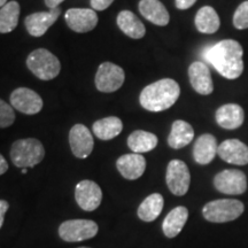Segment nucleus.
<instances>
[{
    "instance_id": "nucleus-27",
    "label": "nucleus",
    "mask_w": 248,
    "mask_h": 248,
    "mask_svg": "<svg viewBox=\"0 0 248 248\" xmlns=\"http://www.w3.org/2000/svg\"><path fill=\"white\" fill-rule=\"evenodd\" d=\"M164 200L159 193H153L145 199L138 207V217L144 222H153L160 216L163 209Z\"/></svg>"
},
{
    "instance_id": "nucleus-18",
    "label": "nucleus",
    "mask_w": 248,
    "mask_h": 248,
    "mask_svg": "<svg viewBox=\"0 0 248 248\" xmlns=\"http://www.w3.org/2000/svg\"><path fill=\"white\" fill-rule=\"evenodd\" d=\"M244 121L245 111L237 104L223 105L216 110V122L223 129H238L243 125Z\"/></svg>"
},
{
    "instance_id": "nucleus-29",
    "label": "nucleus",
    "mask_w": 248,
    "mask_h": 248,
    "mask_svg": "<svg viewBox=\"0 0 248 248\" xmlns=\"http://www.w3.org/2000/svg\"><path fill=\"white\" fill-rule=\"evenodd\" d=\"M233 26L239 30L248 29V0L241 2L233 15Z\"/></svg>"
},
{
    "instance_id": "nucleus-23",
    "label": "nucleus",
    "mask_w": 248,
    "mask_h": 248,
    "mask_svg": "<svg viewBox=\"0 0 248 248\" xmlns=\"http://www.w3.org/2000/svg\"><path fill=\"white\" fill-rule=\"evenodd\" d=\"M194 22L198 31H200L201 33H207V35L215 33L221 27L218 14L212 6H203L202 8H200L195 15Z\"/></svg>"
},
{
    "instance_id": "nucleus-5",
    "label": "nucleus",
    "mask_w": 248,
    "mask_h": 248,
    "mask_svg": "<svg viewBox=\"0 0 248 248\" xmlns=\"http://www.w3.org/2000/svg\"><path fill=\"white\" fill-rule=\"evenodd\" d=\"M244 210L245 206L241 201L221 199L207 203L202 209V215L209 222L225 223L237 219L244 213Z\"/></svg>"
},
{
    "instance_id": "nucleus-36",
    "label": "nucleus",
    "mask_w": 248,
    "mask_h": 248,
    "mask_svg": "<svg viewBox=\"0 0 248 248\" xmlns=\"http://www.w3.org/2000/svg\"><path fill=\"white\" fill-rule=\"evenodd\" d=\"M6 4H7V0H0V8L4 7Z\"/></svg>"
},
{
    "instance_id": "nucleus-15",
    "label": "nucleus",
    "mask_w": 248,
    "mask_h": 248,
    "mask_svg": "<svg viewBox=\"0 0 248 248\" xmlns=\"http://www.w3.org/2000/svg\"><path fill=\"white\" fill-rule=\"evenodd\" d=\"M61 11L60 8L49 9L48 12H39L28 15L24 21L28 32L33 37H40L45 35L47 31L58 20Z\"/></svg>"
},
{
    "instance_id": "nucleus-35",
    "label": "nucleus",
    "mask_w": 248,
    "mask_h": 248,
    "mask_svg": "<svg viewBox=\"0 0 248 248\" xmlns=\"http://www.w3.org/2000/svg\"><path fill=\"white\" fill-rule=\"evenodd\" d=\"M62 1H64V0H45V4L49 9H53L58 8V6L60 5Z\"/></svg>"
},
{
    "instance_id": "nucleus-37",
    "label": "nucleus",
    "mask_w": 248,
    "mask_h": 248,
    "mask_svg": "<svg viewBox=\"0 0 248 248\" xmlns=\"http://www.w3.org/2000/svg\"><path fill=\"white\" fill-rule=\"evenodd\" d=\"M78 248H90V247H78Z\"/></svg>"
},
{
    "instance_id": "nucleus-25",
    "label": "nucleus",
    "mask_w": 248,
    "mask_h": 248,
    "mask_svg": "<svg viewBox=\"0 0 248 248\" xmlns=\"http://www.w3.org/2000/svg\"><path fill=\"white\" fill-rule=\"evenodd\" d=\"M93 133L101 140H110L117 137L123 130V123L119 117H105L94 122L92 126Z\"/></svg>"
},
{
    "instance_id": "nucleus-3",
    "label": "nucleus",
    "mask_w": 248,
    "mask_h": 248,
    "mask_svg": "<svg viewBox=\"0 0 248 248\" xmlns=\"http://www.w3.org/2000/svg\"><path fill=\"white\" fill-rule=\"evenodd\" d=\"M44 156L45 148L38 139H20L12 145L11 160L17 168H32L42 162Z\"/></svg>"
},
{
    "instance_id": "nucleus-7",
    "label": "nucleus",
    "mask_w": 248,
    "mask_h": 248,
    "mask_svg": "<svg viewBox=\"0 0 248 248\" xmlns=\"http://www.w3.org/2000/svg\"><path fill=\"white\" fill-rule=\"evenodd\" d=\"M124 79L125 75L122 68L111 62H104L95 74V88L105 93L115 92L123 85Z\"/></svg>"
},
{
    "instance_id": "nucleus-30",
    "label": "nucleus",
    "mask_w": 248,
    "mask_h": 248,
    "mask_svg": "<svg viewBox=\"0 0 248 248\" xmlns=\"http://www.w3.org/2000/svg\"><path fill=\"white\" fill-rule=\"evenodd\" d=\"M15 121V113L12 105L0 99V128H8Z\"/></svg>"
},
{
    "instance_id": "nucleus-8",
    "label": "nucleus",
    "mask_w": 248,
    "mask_h": 248,
    "mask_svg": "<svg viewBox=\"0 0 248 248\" xmlns=\"http://www.w3.org/2000/svg\"><path fill=\"white\" fill-rule=\"evenodd\" d=\"M166 181L172 194L182 197L187 193L190 188L191 175L185 162L181 160L170 161L167 168Z\"/></svg>"
},
{
    "instance_id": "nucleus-1",
    "label": "nucleus",
    "mask_w": 248,
    "mask_h": 248,
    "mask_svg": "<svg viewBox=\"0 0 248 248\" xmlns=\"http://www.w3.org/2000/svg\"><path fill=\"white\" fill-rule=\"evenodd\" d=\"M244 49L237 40L225 39L214 46H207L202 57L228 79H237L244 71Z\"/></svg>"
},
{
    "instance_id": "nucleus-16",
    "label": "nucleus",
    "mask_w": 248,
    "mask_h": 248,
    "mask_svg": "<svg viewBox=\"0 0 248 248\" xmlns=\"http://www.w3.org/2000/svg\"><path fill=\"white\" fill-rule=\"evenodd\" d=\"M217 154L225 162L237 166L248 163V146L238 139H228L219 144Z\"/></svg>"
},
{
    "instance_id": "nucleus-10",
    "label": "nucleus",
    "mask_w": 248,
    "mask_h": 248,
    "mask_svg": "<svg viewBox=\"0 0 248 248\" xmlns=\"http://www.w3.org/2000/svg\"><path fill=\"white\" fill-rule=\"evenodd\" d=\"M11 105L26 115H35L43 109L44 102L38 93L31 89L18 88L12 92Z\"/></svg>"
},
{
    "instance_id": "nucleus-32",
    "label": "nucleus",
    "mask_w": 248,
    "mask_h": 248,
    "mask_svg": "<svg viewBox=\"0 0 248 248\" xmlns=\"http://www.w3.org/2000/svg\"><path fill=\"white\" fill-rule=\"evenodd\" d=\"M8 208H9V204H8L7 201L0 200V229H1L2 224H4L5 214L7 213Z\"/></svg>"
},
{
    "instance_id": "nucleus-26",
    "label": "nucleus",
    "mask_w": 248,
    "mask_h": 248,
    "mask_svg": "<svg viewBox=\"0 0 248 248\" xmlns=\"http://www.w3.org/2000/svg\"><path fill=\"white\" fill-rule=\"evenodd\" d=\"M157 137L154 133L137 130L133 131L128 138V146L133 153H147L153 151L157 145Z\"/></svg>"
},
{
    "instance_id": "nucleus-12",
    "label": "nucleus",
    "mask_w": 248,
    "mask_h": 248,
    "mask_svg": "<svg viewBox=\"0 0 248 248\" xmlns=\"http://www.w3.org/2000/svg\"><path fill=\"white\" fill-rule=\"evenodd\" d=\"M67 26L78 33L89 32L98 24V15L93 9L70 8L64 15Z\"/></svg>"
},
{
    "instance_id": "nucleus-21",
    "label": "nucleus",
    "mask_w": 248,
    "mask_h": 248,
    "mask_svg": "<svg viewBox=\"0 0 248 248\" xmlns=\"http://www.w3.org/2000/svg\"><path fill=\"white\" fill-rule=\"evenodd\" d=\"M194 138V130L190 123L177 120L172 123L171 132L168 137L169 146L173 150H181L187 146Z\"/></svg>"
},
{
    "instance_id": "nucleus-9",
    "label": "nucleus",
    "mask_w": 248,
    "mask_h": 248,
    "mask_svg": "<svg viewBox=\"0 0 248 248\" xmlns=\"http://www.w3.org/2000/svg\"><path fill=\"white\" fill-rule=\"evenodd\" d=\"M214 185L221 193L230 195L243 194L247 190V178L240 170H223L215 176Z\"/></svg>"
},
{
    "instance_id": "nucleus-24",
    "label": "nucleus",
    "mask_w": 248,
    "mask_h": 248,
    "mask_svg": "<svg viewBox=\"0 0 248 248\" xmlns=\"http://www.w3.org/2000/svg\"><path fill=\"white\" fill-rule=\"evenodd\" d=\"M117 26L130 38L140 39L146 33L145 26L132 12L122 11L117 16Z\"/></svg>"
},
{
    "instance_id": "nucleus-14",
    "label": "nucleus",
    "mask_w": 248,
    "mask_h": 248,
    "mask_svg": "<svg viewBox=\"0 0 248 248\" xmlns=\"http://www.w3.org/2000/svg\"><path fill=\"white\" fill-rule=\"evenodd\" d=\"M190 83L195 92L202 95H209L214 91L212 74L204 62L195 61L188 68Z\"/></svg>"
},
{
    "instance_id": "nucleus-33",
    "label": "nucleus",
    "mask_w": 248,
    "mask_h": 248,
    "mask_svg": "<svg viewBox=\"0 0 248 248\" xmlns=\"http://www.w3.org/2000/svg\"><path fill=\"white\" fill-rule=\"evenodd\" d=\"M197 0H175L176 7L178 9H188L195 4Z\"/></svg>"
},
{
    "instance_id": "nucleus-31",
    "label": "nucleus",
    "mask_w": 248,
    "mask_h": 248,
    "mask_svg": "<svg viewBox=\"0 0 248 248\" xmlns=\"http://www.w3.org/2000/svg\"><path fill=\"white\" fill-rule=\"evenodd\" d=\"M114 0H91V6L94 11H105L113 4Z\"/></svg>"
},
{
    "instance_id": "nucleus-17",
    "label": "nucleus",
    "mask_w": 248,
    "mask_h": 248,
    "mask_svg": "<svg viewBox=\"0 0 248 248\" xmlns=\"http://www.w3.org/2000/svg\"><path fill=\"white\" fill-rule=\"evenodd\" d=\"M116 167L121 175L129 181H135L141 177L146 169V160L141 154L131 153L119 157Z\"/></svg>"
},
{
    "instance_id": "nucleus-13",
    "label": "nucleus",
    "mask_w": 248,
    "mask_h": 248,
    "mask_svg": "<svg viewBox=\"0 0 248 248\" xmlns=\"http://www.w3.org/2000/svg\"><path fill=\"white\" fill-rule=\"evenodd\" d=\"M69 144L73 154L78 159H86L92 153L94 141L89 129L83 124H76L69 132Z\"/></svg>"
},
{
    "instance_id": "nucleus-19",
    "label": "nucleus",
    "mask_w": 248,
    "mask_h": 248,
    "mask_svg": "<svg viewBox=\"0 0 248 248\" xmlns=\"http://www.w3.org/2000/svg\"><path fill=\"white\" fill-rule=\"evenodd\" d=\"M218 151L217 139L210 133H204L195 141L193 147V157L199 164H208L216 156Z\"/></svg>"
},
{
    "instance_id": "nucleus-11",
    "label": "nucleus",
    "mask_w": 248,
    "mask_h": 248,
    "mask_svg": "<svg viewBox=\"0 0 248 248\" xmlns=\"http://www.w3.org/2000/svg\"><path fill=\"white\" fill-rule=\"evenodd\" d=\"M76 202L83 210L93 212L100 206L102 200V191L97 183L93 181L79 182L75 190Z\"/></svg>"
},
{
    "instance_id": "nucleus-2",
    "label": "nucleus",
    "mask_w": 248,
    "mask_h": 248,
    "mask_svg": "<svg viewBox=\"0 0 248 248\" xmlns=\"http://www.w3.org/2000/svg\"><path fill=\"white\" fill-rule=\"evenodd\" d=\"M181 95L178 83L171 78H163L142 89L139 97L141 107L150 111H162L175 105Z\"/></svg>"
},
{
    "instance_id": "nucleus-20",
    "label": "nucleus",
    "mask_w": 248,
    "mask_h": 248,
    "mask_svg": "<svg viewBox=\"0 0 248 248\" xmlns=\"http://www.w3.org/2000/svg\"><path fill=\"white\" fill-rule=\"evenodd\" d=\"M139 12L142 16L155 26L164 27L170 21L168 11L160 0H140Z\"/></svg>"
},
{
    "instance_id": "nucleus-4",
    "label": "nucleus",
    "mask_w": 248,
    "mask_h": 248,
    "mask_svg": "<svg viewBox=\"0 0 248 248\" xmlns=\"http://www.w3.org/2000/svg\"><path fill=\"white\" fill-rule=\"evenodd\" d=\"M27 66L37 78L51 80L59 75L61 63L59 59L45 48L35 49L28 55Z\"/></svg>"
},
{
    "instance_id": "nucleus-34",
    "label": "nucleus",
    "mask_w": 248,
    "mask_h": 248,
    "mask_svg": "<svg viewBox=\"0 0 248 248\" xmlns=\"http://www.w3.org/2000/svg\"><path fill=\"white\" fill-rule=\"evenodd\" d=\"M8 170V163L5 160V157L0 154V176L4 175V173Z\"/></svg>"
},
{
    "instance_id": "nucleus-6",
    "label": "nucleus",
    "mask_w": 248,
    "mask_h": 248,
    "mask_svg": "<svg viewBox=\"0 0 248 248\" xmlns=\"http://www.w3.org/2000/svg\"><path fill=\"white\" fill-rule=\"evenodd\" d=\"M98 231V224L91 219H69L60 225L59 235L62 240L68 243H77L91 239Z\"/></svg>"
},
{
    "instance_id": "nucleus-22",
    "label": "nucleus",
    "mask_w": 248,
    "mask_h": 248,
    "mask_svg": "<svg viewBox=\"0 0 248 248\" xmlns=\"http://www.w3.org/2000/svg\"><path fill=\"white\" fill-rule=\"evenodd\" d=\"M188 218V210L186 207L179 206L173 208L166 216L162 223L163 233L167 238H175L181 233L186 221Z\"/></svg>"
},
{
    "instance_id": "nucleus-28",
    "label": "nucleus",
    "mask_w": 248,
    "mask_h": 248,
    "mask_svg": "<svg viewBox=\"0 0 248 248\" xmlns=\"http://www.w3.org/2000/svg\"><path fill=\"white\" fill-rule=\"evenodd\" d=\"M20 17V5L17 1H9L0 8V33L12 32L17 27Z\"/></svg>"
}]
</instances>
